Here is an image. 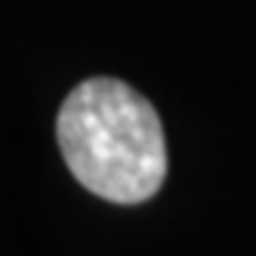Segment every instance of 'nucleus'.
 I'll list each match as a JSON object with an SVG mask.
<instances>
[{"mask_svg":"<svg viewBox=\"0 0 256 256\" xmlns=\"http://www.w3.org/2000/svg\"><path fill=\"white\" fill-rule=\"evenodd\" d=\"M62 158L86 192L142 204L167 179V139L154 105L114 78H90L65 96L56 120Z\"/></svg>","mask_w":256,"mask_h":256,"instance_id":"f257e3e1","label":"nucleus"}]
</instances>
